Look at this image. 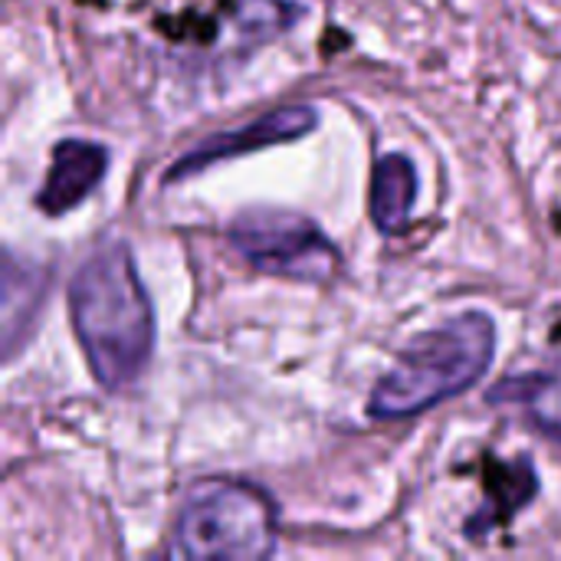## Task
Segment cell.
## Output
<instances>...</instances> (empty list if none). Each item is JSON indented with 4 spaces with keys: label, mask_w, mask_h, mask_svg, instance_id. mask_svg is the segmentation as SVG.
<instances>
[{
    "label": "cell",
    "mask_w": 561,
    "mask_h": 561,
    "mask_svg": "<svg viewBox=\"0 0 561 561\" xmlns=\"http://www.w3.org/2000/svg\"><path fill=\"white\" fill-rule=\"evenodd\" d=\"M496 322L486 312H460L414 335L368 398L371 421H408L470 391L493 365Z\"/></svg>",
    "instance_id": "obj_2"
},
{
    "label": "cell",
    "mask_w": 561,
    "mask_h": 561,
    "mask_svg": "<svg viewBox=\"0 0 561 561\" xmlns=\"http://www.w3.org/2000/svg\"><path fill=\"white\" fill-rule=\"evenodd\" d=\"M69 319L99 388H131L154 352V309L125 243H102L69 279Z\"/></svg>",
    "instance_id": "obj_1"
},
{
    "label": "cell",
    "mask_w": 561,
    "mask_h": 561,
    "mask_svg": "<svg viewBox=\"0 0 561 561\" xmlns=\"http://www.w3.org/2000/svg\"><path fill=\"white\" fill-rule=\"evenodd\" d=\"M108 151L85 138H62L53 145L46 181L36 194V207L46 217H66L76 210L105 178Z\"/></svg>",
    "instance_id": "obj_6"
},
{
    "label": "cell",
    "mask_w": 561,
    "mask_h": 561,
    "mask_svg": "<svg viewBox=\"0 0 561 561\" xmlns=\"http://www.w3.org/2000/svg\"><path fill=\"white\" fill-rule=\"evenodd\" d=\"M483 490H486V500H483V510L467 519L463 526V536L473 542L486 539L493 529H503L513 523V516L519 510H526L536 493H539V477H536V467L529 457H516V460H486L483 463Z\"/></svg>",
    "instance_id": "obj_7"
},
{
    "label": "cell",
    "mask_w": 561,
    "mask_h": 561,
    "mask_svg": "<svg viewBox=\"0 0 561 561\" xmlns=\"http://www.w3.org/2000/svg\"><path fill=\"white\" fill-rule=\"evenodd\" d=\"M486 401L523 408L542 434L561 444V358L539 371L503 378L496 388H490Z\"/></svg>",
    "instance_id": "obj_8"
},
{
    "label": "cell",
    "mask_w": 561,
    "mask_h": 561,
    "mask_svg": "<svg viewBox=\"0 0 561 561\" xmlns=\"http://www.w3.org/2000/svg\"><path fill=\"white\" fill-rule=\"evenodd\" d=\"M230 20L250 43H270L302 20V7L293 0H233Z\"/></svg>",
    "instance_id": "obj_11"
},
{
    "label": "cell",
    "mask_w": 561,
    "mask_h": 561,
    "mask_svg": "<svg viewBox=\"0 0 561 561\" xmlns=\"http://www.w3.org/2000/svg\"><path fill=\"white\" fill-rule=\"evenodd\" d=\"M46 283H49L46 270L16 263V256L7 250L3 256V352L7 358L16 355L20 342L33 329V319L43 309Z\"/></svg>",
    "instance_id": "obj_10"
},
{
    "label": "cell",
    "mask_w": 561,
    "mask_h": 561,
    "mask_svg": "<svg viewBox=\"0 0 561 561\" xmlns=\"http://www.w3.org/2000/svg\"><path fill=\"white\" fill-rule=\"evenodd\" d=\"M319 125V112L312 105H286V108H273L240 128H230V131H217V135H207L201 138L191 151H184L164 174L168 184L174 181H187L220 161H230V158H243V154H253V151H263V148H273V145H286V141H296L302 135H309L312 128Z\"/></svg>",
    "instance_id": "obj_5"
},
{
    "label": "cell",
    "mask_w": 561,
    "mask_h": 561,
    "mask_svg": "<svg viewBox=\"0 0 561 561\" xmlns=\"http://www.w3.org/2000/svg\"><path fill=\"white\" fill-rule=\"evenodd\" d=\"M276 549V503L250 483H207L184 503L171 556L266 559Z\"/></svg>",
    "instance_id": "obj_3"
},
{
    "label": "cell",
    "mask_w": 561,
    "mask_h": 561,
    "mask_svg": "<svg viewBox=\"0 0 561 561\" xmlns=\"http://www.w3.org/2000/svg\"><path fill=\"white\" fill-rule=\"evenodd\" d=\"M417 204V168L408 154L391 151L371 171V220L381 233H401Z\"/></svg>",
    "instance_id": "obj_9"
},
{
    "label": "cell",
    "mask_w": 561,
    "mask_h": 561,
    "mask_svg": "<svg viewBox=\"0 0 561 561\" xmlns=\"http://www.w3.org/2000/svg\"><path fill=\"white\" fill-rule=\"evenodd\" d=\"M233 250L266 276H286L296 283H325L339 273L342 253L302 214L253 207L233 217L227 230Z\"/></svg>",
    "instance_id": "obj_4"
}]
</instances>
